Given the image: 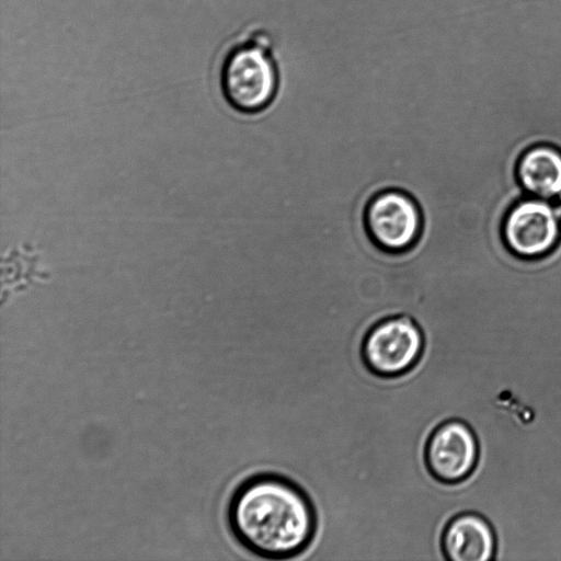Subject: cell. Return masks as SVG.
Masks as SVG:
<instances>
[{"label":"cell","mask_w":561,"mask_h":561,"mask_svg":"<svg viewBox=\"0 0 561 561\" xmlns=\"http://www.w3.org/2000/svg\"><path fill=\"white\" fill-rule=\"evenodd\" d=\"M227 518L238 542L265 560H289L305 553L319 527L310 495L276 472H259L243 480L230 497Z\"/></svg>","instance_id":"6da1fadb"},{"label":"cell","mask_w":561,"mask_h":561,"mask_svg":"<svg viewBox=\"0 0 561 561\" xmlns=\"http://www.w3.org/2000/svg\"><path fill=\"white\" fill-rule=\"evenodd\" d=\"M554 207L561 221V195L558 197V203L554 205Z\"/></svg>","instance_id":"9c48e42d"},{"label":"cell","mask_w":561,"mask_h":561,"mask_svg":"<svg viewBox=\"0 0 561 561\" xmlns=\"http://www.w3.org/2000/svg\"><path fill=\"white\" fill-rule=\"evenodd\" d=\"M438 547L445 560L489 561L496 552V536L485 517L474 512H462L446 522Z\"/></svg>","instance_id":"52a82bcc"},{"label":"cell","mask_w":561,"mask_h":561,"mask_svg":"<svg viewBox=\"0 0 561 561\" xmlns=\"http://www.w3.org/2000/svg\"><path fill=\"white\" fill-rule=\"evenodd\" d=\"M516 174L520 186L533 197L552 199L561 195V151L549 145L527 149L519 158Z\"/></svg>","instance_id":"ba28073f"},{"label":"cell","mask_w":561,"mask_h":561,"mask_svg":"<svg viewBox=\"0 0 561 561\" xmlns=\"http://www.w3.org/2000/svg\"><path fill=\"white\" fill-rule=\"evenodd\" d=\"M426 336L409 314L383 317L364 333L359 357L365 369L380 379H396L411 373L422 360Z\"/></svg>","instance_id":"3957f363"},{"label":"cell","mask_w":561,"mask_h":561,"mask_svg":"<svg viewBox=\"0 0 561 561\" xmlns=\"http://www.w3.org/2000/svg\"><path fill=\"white\" fill-rule=\"evenodd\" d=\"M480 455L472 427L459 419L439 422L428 433L422 459L430 477L445 485H456L474 472Z\"/></svg>","instance_id":"5b68a950"},{"label":"cell","mask_w":561,"mask_h":561,"mask_svg":"<svg viewBox=\"0 0 561 561\" xmlns=\"http://www.w3.org/2000/svg\"><path fill=\"white\" fill-rule=\"evenodd\" d=\"M219 84L227 103L239 113H261L273 103L279 77L263 34L242 38L226 50L219 66Z\"/></svg>","instance_id":"7a4b0ae2"},{"label":"cell","mask_w":561,"mask_h":561,"mask_svg":"<svg viewBox=\"0 0 561 561\" xmlns=\"http://www.w3.org/2000/svg\"><path fill=\"white\" fill-rule=\"evenodd\" d=\"M560 233L561 221L556 207L536 197L516 203L502 226L506 247L523 259L540 257L552 251Z\"/></svg>","instance_id":"8992f818"},{"label":"cell","mask_w":561,"mask_h":561,"mask_svg":"<svg viewBox=\"0 0 561 561\" xmlns=\"http://www.w3.org/2000/svg\"><path fill=\"white\" fill-rule=\"evenodd\" d=\"M362 225L368 241L379 252L402 255L422 240L425 215L411 192L388 187L375 192L366 201Z\"/></svg>","instance_id":"277c9868"}]
</instances>
